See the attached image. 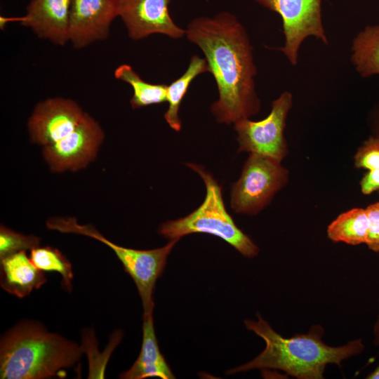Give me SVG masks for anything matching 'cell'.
Instances as JSON below:
<instances>
[{
	"label": "cell",
	"mask_w": 379,
	"mask_h": 379,
	"mask_svg": "<svg viewBox=\"0 0 379 379\" xmlns=\"http://www.w3.org/2000/svg\"><path fill=\"white\" fill-rule=\"evenodd\" d=\"M350 60L361 77L379 75V25H368L356 35Z\"/></svg>",
	"instance_id": "15"
},
{
	"label": "cell",
	"mask_w": 379,
	"mask_h": 379,
	"mask_svg": "<svg viewBox=\"0 0 379 379\" xmlns=\"http://www.w3.org/2000/svg\"><path fill=\"white\" fill-rule=\"evenodd\" d=\"M187 166L204 180L206 188L205 199L188 215L161 224L159 234L169 240H179L192 233L210 234L230 244L244 257L256 256L259 253L258 246L236 225L226 211L221 186L203 166L192 163Z\"/></svg>",
	"instance_id": "4"
},
{
	"label": "cell",
	"mask_w": 379,
	"mask_h": 379,
	"mask_svg": "<svg viewBox=\"0 0 379 379\" xmlns=\"http://www.w3.org/2000/svg\"><path fill=\"white\" fill-rule=\"evenodd\" d=\"M280 162L250 153L239 179L232 185L230 204L235 213L256 214L269 204L288 180Z\"/></svg>",
	"instance_id": "5"
},
{
	"label": "cell",
	"mask_w": 379,
	"mask_h": 379,
	"mask_svg": "<svg viewBox=\"0 0 379 379\" xmlns=\"http://www.w3.org/2000/svg\"><path fill=\"white\" fill-rule=\"evenodd\" d=\"M116 79L128 83L133 90L130 100L133 109H138L166 101L167 86L164 84H151L141 79L133 67L124 64L114 71Z\"/></svg>",
	"instance_id": "18"
},
{
	"label": "cell",
	"mask_w": 379,
	"mask_h": 379,
	"mask_svg": "<svg viewBox=\"0 0 379 379\" xmlns=\"http://www.w3.org/2000/svg\"><path fill=\"white\" fill-rule=\"evenodd\" d=\"M119 16V0H72L69 41L84 48L106 39L114 19Z\"/></svg>",
	"instance_id": "11"
},
{
	"label": "cell",
	"mask_w": 379,
	"mask_h": 379,
	"mask_svg": "<svg viewBox=\"0 0 379 379\" xmlns=\"http://www.w3.org/2000/svg\"><path fill=\"white\" fill-rule=\"evenodd\" d=\"M72 0H31L25 15L1 18L2 25L18 21L28 27L40 38L64 46L69 41V13Z\"/></svg>",
	"instance_id": "12"
},
{
	"label": "cell",
	"mask_w": 379,
	"mask_h": 379,
	"mask_svg": "<svg viewBox=\"0 0 379 379\" xmlns=\"http://www.w3.org/2000/svg\"><path fill=\"white\" fill-rule=\"evenodd\" d=\"M354 161L359 168L379 169V140L371 135L358 149Z\"/></svg>",
	"instance_id": "21"
},
{
	"label": "cell",
	"mask_w": 379,
	"mask_h": 379,
	"mask_svg": "<svg viewBox=\"0 0 379 379\" xmlns=\"http://www.w3.org/2000/svg\"><path fill=\"white\" fill-rule=\"evenodd\" d=\"M86 114L71 99L55 98L41 101L28 120L30 140L41 147L55 143L74 131Z\"/></svg>",
	"instance_id": "9"
},
{
	"label": "cell",
	"mask_w": 379,
	"mask_h": 379,
	"mask_svg": "<svg viewBox=\"0 0 379 379\" xmlns=\"http://www.w3.org/2000/svg\"><path fill=\"white\" fill-rule=\"evenodd\" d=\"M84 353L81 346L51 333L36 322L22 321L0 342V378L44 379L73 366Z\"/></svg>",
	"instance_id": "3"
},
{
	"label": "cell",
	"mask_w": 379,
	"mask_h": 379,
	"mask_svg": "<svg viewBox=\"0 0 379 379\" xmlns=\"http://www.w3.org/2000/svg\"><path fill=\"white\" fill-rule=\"evenodd\" d=\"M368 230L366 244L373 252H379V202L370 204L366 208Z\"/></svg>",
	"instance_id": "22"
},
{
	"label": "cell",
	"mask_w": 379,
	"mask_h": 379,
	"mask_svg": "<svg viewBox=\"0 0 379 379\" xmlns=\"http://www.w3.org/2000/svg\"><path fill=\"white\" fill-rule=\"evenodd\" d=\"M185 36L202 51L216 82L219 98L211 106L216 121L235 124L256 114L260 102L253 48L237 18L227 11L196 18L188 24Z\"/></svg>",
	"instance_id": "1"
},
{
	"label": "cell",
	"mask_w": 379,
	"mask_h": 379,
	"mask_svg": "<svg viewBox=\"0 0 379 379\" xmlns=\"http://www.w3.org/2000/svg\"><path fill=\"white\" fill-rule=\"evenodd\" d=\"M46 282L44 271L32 263L25 251L0 259V284L7 293L22 298Z\"/></svg>",
	"instance_id": "13"
},
{
	"label": "cell",
	"mask_w": 379,
	"mask_h": 379,
	"mask_svg": "<svg viewBox=\"0 0 379 379\" xmlns=\"http://www.w3.org/2000/svg\"><path fill=\"white\" fill-rule=\"evenodd\" d=\"M171 0H119V16L128 36L140 40L154 34L180 39L186 29L178 26L168 11Z\"/></svg>",
	"instance_id": "10"
},
{
	"label": "cell",
	"mask_w": 379,
	"mask_h": 379,
	"mask_svg": "<svg viewBox=\"0 0 379 379\" xmlns=\"http://www.w3.org/2000/svg\"><path fill=\"white\" fill-rule=\"evenodd\" d=\"M360 186L362 193L366 195L379 192V169L368 171L362 178Z\"/></svg>",
	"instance_id": "23"
},
{
	"label": "cell",
	"mask_w": 379,
	"mask_h": 379,
	"mask_svg": "<svg viewBox=\"0 0 379 379\" xmlns=\"http://www.w3.org/2000/svg\"><path fill=\"white\" fill-rule=\"evenodd\" d=\"M368 220L366 208H354L339 215L327 228L328 237L334 242L350 245L366 244Z\"/></svg>",
	"instance_id": "17"
},
{
	"label": "cell",
	"mask_w": 379,
	"mask_h": 379,
	"mask_svg": "<svg viewBox=\"0 0 379 379\" xmlns=\"http://www.w3.org/2000/svg\"><path fill=\"white\" fill-rule=\"evenodd\" d=\"M103 139L102 128L86 114L81 123L66 137L42 147L43 157L53 172L78 171L93 161Z\"/></svg>",
	"instance_id": "8"
},
{
	"label": "cell",
	"mask_w": 379,
	"mask_h": 379,
	"mask_svg": "<svg viewBox=\"0 0 379 379\" xmlns=\"http://www.w3.org/2000/svg\"><path fill=\"white\" fill-rule=\"evenodd\" d=\"M208 72V66L205 59L193 55L185 73L167 86L166 102L168 108L164 118L169 126L175 131L181 129L179 109L183 98L192 81L199 74Z\"/></svg>",
	"instance_id": "16"
},
{
	"label": "cell",
	"mask_w": 379,
	"mask_h": 379,
	"mask_svg": "<svg viewBox=\"0 0 379 379\" xmlns=\"http://www.w3.org/2000/svg\"><path fill=\"white\" fill-rule=\"evenodd\" d=\"M40 239L34 235L18 233L4 225L0 227V259L22 251L39 246Z\"/></svg>",
	"instance_id": "20"
},
{
	"label": "cell",
	"mask_w": 379,
	"mask_h": 379,
	"mask_svg": "<svg viewBox=\"0 0 379 379\" xmlns=\"http://www.w3.org/2000/svg\"><path fill=\"white\" fill-rule=\"evenodd\" d=\"M257 317V321L245 320L244 324L247 329L264 340V350L253 360L229 370L227 374L253 369H274L299 379H321L328 364L341 367L343 361L360 354L365 348L361 339L339 347L326 345L322 340L324 329L320 325L312 326L307 333L285 338L259 314Z\"/></svg>",
	"instance_id": "2"
},
{
	"label": "cell",
	"mask_w": 379,
	"mask_h": 379,
	"mask_svg": "<svg viewBox=\"0 0 379 379\" xmlns=\"http://www.w3.org/2000/svg\"><path fill=\"white\" fill-rule=\"evenodd\" d=\"M142 342L140 354L132 366L122 373V379H144L158 377L175 378L169 366L159 350L155 335L153 312L143 314Z\"/></svg>",
	"instance_id": "14"
},
{
	"label": "cell",
	"mask_w": 379,
	"mask_h": 379,
	"mask_svg": "<svg viewBox=\"0 0 379 379\" xmlns=\"http://www.w3.org/2000/svg\"><path fill=\"white\" fill-rule=\"evenodd\" d=\"M30 251V260L38 269L59 273L62 277V286L71 291L73 279L72 264L58 249L39 246Z\"/></svg>",
	"instance_id": "19"
},
{
	"label": "cell",
	"mask_w": 379,
	"mask_h": 379,
	"mask_svg": "<svg viewBox=\"0 0 379 379\" xmlns=\"http://www.w3.org/2000/svg\"><path fill=\"white\" fill-rule=\"evenodd\" d=\"M373 136L375 137L379 140V107H378V118H377L376 127H375V134L373 135Z\"/></svg>",
	"instance_id": "26"
},
{
	"label": "cell",
	"mask_w": 379,
	"mask_h": 379,
	"mask_svg": "<svg viewBox=\"0 0 379 379\" xmlns=\"http://www.w3.org/2000/svg\"><path fill=\"white\" fill-rule=\"evenodd\" d=\"M366 378L379 379V366L373 371L369 373Z\"/></svg>",
	"instance_id": "25"
},
{
	"label": "cell",
	"mask_w": 379,
	"mask_h": 379,
	"mask_svg": "<svg viewBox=\"0 0 379 379\" xmlns=\"http://www.w3.org/2000/svg\"><path fill=\"white\" fill-rule=\"evenodd\" d=\"M254 1L281 16L285 42L279 50L292 65L298 64L299 49L306 38L314 36L328 44L322 22L321 0Z\"/></svg>",
	"instance_id": "7"
},
{
	"label": "cell",
	"mask_w": 379,
	"mask_h": 379,
	"mask_svg": "<svg viewBox=\"0 0 379 379\" xmlns=\"http://www.w3.org/2000/svg\"><path fill=\"white\" fill-rule=\"evenodd\" d=\"M292 104V93L284 91L272 102L271 111L265 119L254 121L248 118L234 124L239 151L258 154L281 161L287 154L284 133Z\"/></svg>",
	"instance_id": "6"
},
{
	"label": "cell",
	"mask_w": 379,
	"mask_h": 379,
	"mask_svg": "<svg viewBox=\"0 0 379 379\" xmlns=\"http://www.w3.org/2000/svg\"><path fill=\"white\" fill-rule=\"evenodd\" d=\"M374 343L379 347V314L373 327Z\"/></svg>",
	"instance_id": "24"
}]
</instances>
